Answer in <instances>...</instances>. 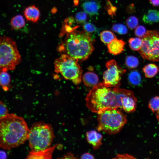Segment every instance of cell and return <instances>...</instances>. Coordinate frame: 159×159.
I'll return each instance as SVG.
<instances>
[{
  "instance_id": "d6a6232c",
  "label": "cell",
  "mask_w": 159,
  "mask_h": 159,
  "mask_svg": "<svg viewBox=\"0 0 159 159\" xmlns=\"http://www.w3.org/2000/svg\"><path fill=\"white\" fill-rule=\"evenodd\" d=\"M80 159H94L95 158L94 156L89 153H85L81 155L80 158Z\"/></svg>"
},
{
  "instance_id": "8992f818",
  "label": "cell",
  "mask_w": 159,
  "mask_h": 159,
  "mask_svg": "<svg viewBox=\"0 0 159 159\" xmlns=\"http://www.w3.org/2000/svg\"><path fill=\"white\" fill-rule=\"evenodd\" d=\"M21 61L16 43L10 37H1L0 39V71L14 70Z\"/></svg>"
},
{
  "instance_id": "8fae6325",
  "label": "cell",
  "mask_w": 159,
  "mask_h": 159,
  "mask_svg": "<svg viewBox=\"0 0 159 159\" xmlns=\"http://www.w3.org/2000/svg\"><path fill=\"white\" fill-rule=\"evenodd\" d=\"M57 144L37 152L29 151L26 159H52L53 152Z\"/></svg>"
},
{
  "instance_id": "83f0119b",
  "label": "cell",
  "mask_w": 159,
  "mask_h": 159,
  "mask_svg": "<svg viewBox=\"0 0 159 159\" xmlns=\"http://www.w3.org/2000/svg\"><path fill=\"white\" fill-rule=\"evenodd\" d=\"M147 31L144 26L140 25L135 28V34L136 36L142 38L145 35Z\"/></svg>"
},
{
  "instance_id": "6da1fadb",
  "label": "cell",
  "mask_w": 159,
  "mask_h": 159,
  "mask_svg": "<svg viewBox=\"0 0 159 159\" xmlns=\"http://www.w3.org/2000/svg\"><path fill=\"white\" fill-rule=\"evenodd\" d=\"M132 92L119 87H108L99 83L93 87L87 94L86 105L91 112L97 114L109 108L122 110V98Z\"/></svg>"
},
{
  "instance_id": "52a82bcc",
  "label": "cell",
  "mask_w": 159,
  "mask_h": 159,
  "mask_svg": "<svg viewBox=\"0 0 159 159\" xmlns=\"http://www.w3.org/2000/svg\"><path fill=\"white\" fill-rule=\"evenodd\" d=\"M78 60L63 54L54 62V71L65 79L77 85L81 82L82 70Z\"/></svg>"
},
{
  "instance_id": "9c48e42d",
  "label": "cell",
  "mask_w": 159,
  "mask_h": 159,
  "mask_svg": "<svg viewBox=\"0 0 159 159\" xmlns=\"http://www.w3.org/2000/svg\"><path fill=\"white\" fill-rule=\"evenodd\" d=\"M106 66L107 69L103 73V84L108 87H119L121 77L126 70L119 67L114 60L108 61Z\"/></svg>"
},
{
  "instance_id": "4316f807",
  "label": "cell",
  "mask_w": 159,
  "mask_h": 159,
  "mask_svg": "<svg viewBox=\"0 0 159 159\" xmlns=\"http://www.w3.org/2000/svg\"><path fill=\"white\" fill-rule=\"evenodd\" d=\"M126 23L129 28L133 29H135L138 26V21L136 17L131 16L127 19Z\"/></svg>"
},
{
  "instance_id": "7402d4cb",
  "label": "cell",
  "mask_w": 159,
  "mask_h": 159,
  "mask_svg": "<svg viewBox=\"0 0 159 159\" xmlns=\"http://www.w3.org/2000/svg\"><path fill=\"white\" fill-rule=\"evenodd\" d=\"M129 46L133 51H139L142 45V38L140 37L131 38L128 40Z\"/></svg>"
},
{
  "instance_id": "277c9868",
  "label": "cell",
  "mask_w": 159,
  "mask_h": 159,
  "mask_svg": "<svg viewBox=\"0 0 159 159\" xmlns=\"http://www.w3.org/2000/svg\"><path fill=\"white\" fill-rule=\"evenodd\" d=\"M55 138L51 124L42 121L33 123L29 129V146L32 152H37L50 147Z\"/></svg>"
},
{
  "instance_id": "1f68e13d",
  "label": "cell",
  "mask_w": 159,
  "mask_h": 159,
  "mask_svg": "<svg viewBox=\"0 0 159 159\" xmlns=\"http://www.w3.org/2000/svg\"><path fill=\"white\" fill-rule=\"evenodd\" d=\"M115 159H134L135 158L132 155L128 154H117L116 157L114 158Z\"/></svg>"
},
{
  "instance_id": "4dcf8cb0",
  "label": "cell",
  "mask_w": 159,
  "mask_h": 159,
  "mask_svg": "<svg viewBox=\"0 0 159 159\" xmlns=\"http://www.w3.org/2000/svg\"><path fill=\"white\" fill-rule=\"evenodd\" d=\"M8 110L6 105L1 101L0 102V118L7 115L8 113Z\"/></svg>"
},
{
  "instance_id": "7c38bea8",
  "label": "cell",
  "mask_w": 159,
  "mask_h": 159,
  "mask_svg": "<svg viewBox=\"0 0 159 159\" xmlns=\"http://www.w3.org/2000/svg\"><path fill=\"white\" fill-rule=\"evenodd\" d=\"M86 137L87 142L92 146L94 149H98L101 145L102 135L96 131L92 130L87 132Z\"/></svg>"
},
{
  "instance_id": "9a60e30c",
  "label": "cell",
  "mask_w": 159,
  "mask_h": 159,
  "mask_svg": "<svg viewBox=\"0 0 159 159\" xmlns=\"http://www.w3.org/2000/svg\"><path fill=\"white\" fill-rule=\"evenodd\" d=\"M125 44V43L122 40L118 39L115 38L107 45L109 52L116 55L124 51Z\"/></svg>"
},
{
  "instance_id": "484cf974",
  "label": "cell",
  "mask_w": 159,
  "mask_h": 159,
  "mask_svg": "<svg viewBox=\"0 0 159 159\" xmlns=\"http://www.w3.org/2000/svg\"><path fill=\"white\" fill-rule=\"evenodd\" d=\"M112 30L118 34H125L127 33V29L126 27L122 24H115L112 27Z\"/></svg>"
},
{
  "instance_id": "4fadbf2b",
  "label": "cell",
  "mask_w": 159,
  "mask_h": 159,
  "mask_svg": "<svg viewBox=\"0 0 159 159\" xmlns=\"http://www.w3.org/2000/svg\"><path fill=\"white\" fill-rule=\"evenodd\" d=\"M24 16L26 20L33 23L37 22L40 16V12L39 9L34 5L26 7L24 12Z\"/></svg>"
},
{
  "instance_id": "3957f363",
  "label": "cell",
  "mask_w": 159,
  "mask_h": 159,
  "mask_svg": "<svg viewBox=\"0 0 159 159\" xmlns=\"http://www.w3.org/2000/svg\"><path fill=\"white\" fill-rule=\"evenodd\" d=\"M94 49L88 33L74 31L67 34L57 49L61 54H66L82 62L87 59Z\"/></svg>"
},
{
  "instance_id": "d590c367",
  "label": "cell",
  "mask_w": 159,
  "mask_h": 159,
  "mask_svg": "<svg viewBox=\"0 0 159 159\" xmlns=\"http://www.w3.org/2000/svg\"><path fill=\"white\" fill-rule=\"evenodd\" d=\"M6 158V155L4 151L1 150L0 151V158L5 159Z\"/></svg>"
},
{
  "instance_id": "ffe728a7",
  "label": "cell",
  "mask_w": 159,
  "mask_h": 159,
  "mask_svg": "<svg viewBox=\"0 0 159 159\" xmlns=\"http://www.w3.org/2000/svg\"><path fill=\"white\" fill-rule=\"evenodd\" d=\"M10 24L11 26L15 29H19L24 26L25 24V21L23 17L18 15L13 17L11 19Z\"/></svg>"
},
{
  "instance_id": "f546056e",
  "label": "cell",
  "mask_w": 159,
  "mask_h": 159,
  "mask_svg": "<svg viewBox=\"0 0 159 159\" xmlns=\"http://www.w3.org/2000/svg\"><path fill=\"white\" fill-rule=\"evenodd\" d=\"M84 29L87 33H92L96 30L95 26L90 22L85 23L83 25Z\"/></svg>"
},
{
  "instance_id": "d4e9b609",
  "label": "cell",
  "mask_w": 159,
  "mask_h": 159,
  "mask_svg": "<svg viewBox=\"0 0 159 159\" xmlns=\"http://www.w3.org/2000/svg\"><path fill=\"white\" fill-rule=\"evenodd\" d=\"M148 107L153 112H156L159 110V97L156 96L151 99Z\"/></svg>"
},
{
  "instance_id": "d6986e66",
  "label": "cell",
  "mask_w": 159,
  "mask_h": 159,
  "mask_svg": "<svg viewBox=\"0 0 159 159\" xmlns=\"http://www.w3.org/2000/svg\"><path fill=\"white\" fill-rule=\"evenodd\" d=\"M10 78L6 71H1L0 73V85L5 91L8 90L11 87Z\"/></svg>"
},
{
  "instance_id": "44dd1931",
  "label": "cell",
  "mask_w": 159,
  "mask_h": 159,
  "mask_svg": "<svg viewBox=\"0 0 159 159\" xmlns=\"http://www.w3.org/2000/svg\"><path fill=\"white\" fill-rule=\"evenodd\" d=\"M128 79L130 83L134 86H138L141 82V77L140 73L137 71L133 70L129 74Z\"/></svg>"
},
{
  "instance_id": "30bf717a",
  "label": "cell",
  "mask_w": 159,
  "mask_h": 159,
  "mask_svg": "<svg viewBox=\"0 0 159 159\" xmlns=\"http://www.w3.org/2000/svg\"><path fill=\"white\" fill-rule=\"evenodd\" d=\"M121 101L122 110L125 112L131 113L135 111L137 99L133 92L122 97Z\"/></svg>"
},
{
  "instance_id": "ba28073f",
  "label": "cell",
  "mask_w": 159,
  "mask_h": 159,
  "mask_svg": "<svg viewBox=\"0 0 159 159\" xmlns=\"http://www.w3.org/2000/svg\"><path fill=\"white\" fill-rule=\"evenodd\" d=\"M142 45L139 52L143 58L153 62L159 61V32L147 31L142 38Z\"/></svg>"
},
{
  "instance_id": "2e32d148",
  "label": "cell",
  "mask_w": 159,
  "mask_h": 159,
  "mask_svg": "<svg viewBox=\"0 0 159 159\" xmlns=\"http://www.w3.org/2000/svg\"><path fill=\"white\" fill-rule=\"evenodd\" d=\"M142 20L146 24L159 22V11L155 9L149 10L144 15Z\"/></svg>"
},
{
  "instance_id": "603a6c76",
  "label": "cell",
  "mask_w": 159,
  "mask_h": 159,
  "mask_svg": "<svg viewBox=\"0 0 159 159\" xmlns=\"http://www.w3.org/2000/svg\"><path fill=\"white\" fill-rule=\"evenodd\" d=\"M100 37L101 41L107 44L116 38L113 33L109 30H105L102 32L100 33Z\"/></svg>"
},
{
  "instance_id": "7a4b0ae2",
  "label": "cell",
  "mask_w": 159,
  "mask_h": 159,
  "mask_svg": "<svg viewBox=\"0 0 159 159\" xmlns=\"http://www.w3.org/2000/svg\"><path fill=\"white\" fill-rule=\"evenodd\" d=\"M29 129L24 119L13 114L0 118V146L10 150L28 140Z\"/></svg>"
},
{
  "instance_id": "5b68a950",
  "label": "cell",
  "mask_w": 159,
  "mask_h": 159,
  "mask_svg": "<svg viewBox=\"0 0 159 159\" xmlns=\"http://www.w3.org/2000/svg\"><path fill=\"white\" fill-rule=\"evenodd\" d=\"M119 108H109L97 114V129L110 135L118 133L127 122L126 116Z\"/></svg>"
},
{
  "instance_id": "836d02e7",
  "label": "cell",
  "mask_w": 159,
  "mask_h": 159,
  "mask_svg": "<svg viewBox=\"0 0 159 159\" xmlns=\"http://www.w3.org/2000/svg\"><path fill=\"white\" fill-rule=\"evenodd\" d=\"M61 158L64 159H73L76 158L73 155L70 153H68L67 154L64 155V156Z\"/></svg>"
},
{
  "instance_id": "f1b7e54d",
  "label": "cell",
  "mask_w": 159,
  "mask_h": 159,
  "mask_svg": "<svg viewBox=\"0 0 159 159\" xmlns=\"http://www.w3.org/2000/svg\"><path fill=\"white\" fill-rule=\"evenodd\" d=\"M87 16L85 12H79L76 14L75 16L76 21L78 24H81L85 22L87 19Z\"/></svg>"
},
{
  "instance_id": "ac0fdd59",
  "label": "cell",
  "mask_w": 159,
  "mask_h": 159,
  "mask_svg": "<svg viewBox=\"0 0 159 159\" xmlns=\"http://www.w3.org/2000/svg\"><path fill=\"white\" fill-rule=\"evenodd\" d=\"M143 70L146 77L152 78L159 72V67L154 64H149L143 68Z\"/></svg>"
},
{
  "instance_id": "5bb4252c",
  "label": "cell",
  "mask_w": 159,
  "mask_h": 159,
  "mask_svg": "<svg viewBox=\"0 0 159 159\" xmlns=\"http://www.w3.org/2000/svg\"><path fill=\"white\" fill-rule=\"evenodd\" d=\"M82 6L84 11L90 15L97 14L100 8V3L96 0H87L83 3Z\"/></svg>"
},
{
  "instance_id": "8d00e7d4",
  "label": "cell",
  "mask_w": 159,
  "mask_h": 159,
  "mask_svg": "<svg viewBox=\"0 0 159 159\" xmlns=\"http://www.w3.org/2000/svg\"><path fill=\"white\" fill-rule=\"evenodd\" d=\"M156 116L158 123H159V110L156 112Z\"/></svg>"
},
{
  "instance_id": "e575fe53",
  "label": "cell",
  "mask_w": 159,
  "mask_h": 159,
  "mask_svg": "<svg viewBox=\"0 0 159 159\" xmlns=\"http://www.w3.org/2000/svg\"><path fill=\"white\" fill-rule=\"evenodd\" d=\"M150 1L154 6H159V0H150Z\"/></svg>"
},
{
  "instance_id": "cb8c5ba5",
  "label": "cell",
  "mask_w": 159,
  "mask_h": 159,
  "mask_svg": "<svg viewBox=\"0 0 159 159\" xmlns=\"http://www.w3.org/2000/svg\"><path fill=\"white\" fill-rule=\"evenodd\" d=\"M139 63V62L138 58L133 56H128L125 59V65L130 69L137 67Z\"/></svg>"
},
{
  "instance_id": "e0dca14e",
  "label": "cell",
  "mask_w": 159,
  "mask_h": 159,
  "mask_svg": "<svg viewBox=\"0 0 159 159\" xmlns=\"http://www.w3.org/2000/svg\"><path fill=\"white\" fill-rule=\"evenodd\" d=\"M82 80L85 86L93 87L98 84L99 78L97 75L94 73L88 72L83 75Z\"/></svg>"
}]
</instances>
